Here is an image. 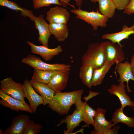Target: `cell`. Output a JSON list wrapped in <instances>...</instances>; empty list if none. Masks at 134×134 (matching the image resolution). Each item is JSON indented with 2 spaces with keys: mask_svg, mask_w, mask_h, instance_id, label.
Returning a JSON list of instances; mask_svg holds the SVG:
<instances>
[{
  "mask_svg": "<svg viewBox=\"0 0 134 134\" xmlns=\"http://www.w3.org/2000/svg\"><path fill=\"white\" fill-rule=\"evenodd\" d=\"M83 90L81 89L69 92H55L48 107L60 115L67 114L71 106L81 99Z\"/></svg>",
  "mask_w": 134,
  "mask_h": 134,
  "instance_id": "1",
  "label": "cell"
},
{
  "mask_svg": "<svg viewBox=\"0 0 134 134\" xmlns=\"http://www.w3.org/2000/svg\"><path fill=\"white\" fill-rule=\"evenodd\" d=\"M104 44L105 41L90 44L82 57V65L91 66L94 69L101 67L106 61Z\"/></svg>",
  "mask_w": 134,
  "mask_h": 134,
  "instance_id": "2",
  "label": "cell"
},
{
  "mask_svg": "<svg viewBox=\"0 0 134 134\" xmlns=\"http://www.w3.org/2000/svg\"><path fill=\"white\" fill-rule=\"evenodd\" d=\"M22 63L27 64L34 69L44 71H70L71 65L63 63L48 64L42 61L39 57L29 54L23 58Z\"/></svg>",
  "mask_w": 134,
  "mask_h": 134,
  "instance_id": "3",
  "label": "cell"
},
{
  "mask_svg": "<svg viewBox=\"0 0 134 134\" xmlns=\"http://www.w3.org/2000/svg\"><path fill=\"white\" fill-rule=\"evenodd\" d=\"M70 11L76 15V18L81 19L91 25L94 31L97 30L99 27H105L107 25L108 19L101 14L97 10L96 12H88L78 8L72 9Z\"/></svg>",
  "mask_w": 134,
  "mask_h": 134,
  "instance_id": "4",
  "label": "cell"
},
{
  "mask_svg": "<svg viewBox=\"0 0 134 134\" xmlns=\"http://www.w3.org/2000/svg\"><path fill=\"white\" fill-rule=\"evenodd\" d=\"M0 90L6 94L28 104L24 100L25 97L23 84L14 81L11 77L0 81Z\"/></svg>",
  "mask_w": 134,
  "mask_h": 134,
  "instance_id": "5",
  "label": "cell"
},
{
  "mask_svg": "<svg viewBox=\"0 0 134 134\" xmlns=\"http://www.w3.org/2000/svg\"><path fill=\"white\" fill-rule=\"evenodd\" d=\"M104 52L105 61L117 64L125 59L122 47L111 41H105Z\"/></svg>",
  "mask_w": 134,
  "mask_h": 134,
  "instance_id": "6",
  "label": "cell"
},
{
  "mask_svg": "<svg viewBox=\"0 0 134 134\" xmlns=\"http://www.w3.org/2000/svg\"><path fill=\"white\" fill-rule=\"evenodd\" d=\"M0 104L3 106L10 108L12 111L33 112L30 106L26 104L21 101L11 96L0 90Z\"/></svg>",
  "mask_w": 134,
  "mask_h": 134,
  "instance_id": "7",
  "label": "cell"
},
{
  "mask_svg": "<svg viewBox=\"0 0 134 134\" xmlns=\"http://www.w3.org/2000/svg\"><path fill=\"white\" fill-rule=\"evenodd\" d=\"M23 85L25 97L28 99L32 110L35 113L37 107L43 103L42 98L34 89L30 80L26 79L23 82Z\"/></svg>",
  "mask_w": 134,
  "mask_h": 134,
  "instance_id": "8",
  "label": "cell"
},
{
  "mask_svg": "<svg viewBox=\"0 0 134 134\" xmlns=\"http://www.w3.org/2000/svg\"><path fill=\"white\" fill-rule=\"evenodd\" d=\"M94 118L93 125L94 131H91V134H101L102 132L108 130L115 125L110 121H107L105 117L106 110L104 109L97 108Z\"/></svg>",
  "mask_w": 134,
  "mask_h": 134,
  "instance_id": "9",
  "label": "cell"
},
{
  "mask_svg": "<svg viewBox=\"0 0 134 134\" xmlns=\"http://www.w3.org/2000/svg\"><path fill=\"white\" fill-rule=\"evenodd\" d=\"M34 21L35 28L38 31V41L42 45L48 47V41L51 35L50 32L49 24L46 22L42 14L38 17L34 16Z\"/></svg>",
  "mask_w": 134,
  "mask_h": 134,
  "instance_id": "10",
  "label": "cell"
},
{
  "mask_svg": "<svg viewBox=\"0 0 134 134\" xmlns=\"http://www.w3.org/2000/svg\"><path fill=\"white\" fill-rule=\"evenodd\" d=\"M125 87L123 83H119L118 85L113 84L107 91L111 95H114L118 98L121 104V108L123 109L128 106L134 109V101H132L127 94Z\"/></svg>",
  "mask_w": 134,
  "mask_h": 134,
  "instance_id": "11",
  "label": "cell"
},
{
  "mask_svg": "<svg viewBox=\"0 0 134 134\" xmlns=\"http://www.w3.org/2000/svg\"><path fill=\"white\" fill-rule=\"evenodd\" d=\"M27 42L30 47L31 52L39 55L47 61L51 60L54 56L63 51L62 48L60 45L55 48L50 49L43 45H36L29 41Z\"/></svg>",
  "mask_w": 134,
  "mask_h": 134,
  "instance_id": "12",
  "label": "cell"
},
{
  "mask_svg": "<svg viewBox=\"0 0 134 134\" xmlns=\"http://www.w3.org/2000/svg\"><path fill=\"white\" fill-rule=\"evenodd\" d=\"M69 18V13L67 9L57 6L50 8L47 12L46 18L49 23L67 24Z\"/></svg>",
  "mask_w": 134,
  "mask_h": 134,
  "instance_id": "13",
  "label": "cell"
},
{
  "mask_svg": "<svg viewBox=\"0 0 134 134\" xmlns=\"http://www.w3.org/2000/svg\"><path fill=\"white\" fill-rule=\"evenodd\" d=\"M133 34H134V23L130 27L126 25H124L122 27L121 31L103 34L102 38V39H108L116 43L122 47L123 46L120 43V42L124 39H128L129 36Z\"/></svg>",
  "mask_w": 134,
  "mask_h": 134,
  "instance_id": "14",
  "label": "cell"
},
{
  "mask_svg": "<svg viewBox=\"0 0 134 134\" xmlns=\"http://www.w3.org/2000/svg\"><path fill=\"white\" fill-rule=\"evenodd\" d=\"M76 109L79 110L81 113L85 125L83 127H89L90 125H93L96 111L90 107L86 102H82L81 99L78 100L75 104Z\"/></svg>",
  "mask_w": 134,
  "mask_h": 134,
  "instance_id": "15",
  "label": "cell"
},
{
  "mask_svg": "<svg viewBox=\"0 0 134 134\" xmlns=\"http://www.w3.org/2000/svg\"><path fill=\"white\" fill-rule=\"evenodd\" d=\"M30 119L27 115H20L13 119L10 126L4 131V134H23L24 130Z\"/></svg>",
  "mask_w": 134,
  "mask_h": 134,
  "instance_id": "16",
  "label": "cell"
},
{
  "mask_svg": "<svg viewBox=\"0 0 134 134\" xmlns=\"http://www.w3.org/2000/svg\"><path fill=\"white\" fill-rule=\"evenodd\" d=\"M116 69L119 75V83H124V82L127 83V87L128 92L132 91L130 89L128 85V82L130 80L134 81V77L132 71L130 64L126 61L124 63L119 62L116 64Z\"/></svg>",
  "mask_w": 134,
  "mask_h": 134,
  "instance_id": "17",
  "label": "cell"
},
{
  "mask_svg": "<svg viewBox=\"0 0 134 134\" xmlns=\"http://www.w3.org/2000/svg\"><path fill=\"white\" fill-rule=\"evenodd\" d=\"M70 71H59L47 84L55 92H60L67 87Z\"/></svg>",
  "mask_w": 134,
  "mask_h": 134,
  "instance_id": "18",
  "label": "cell"
},
{
  "mask_svg": "<svg viewBox=\"0 0 134 134\" xmlns=\"http://www.w3.org/2000/svg\"><path fill=\"white\" fill-rule=\"evenodd\" d=\"M82 121H83V119L81 112L76 109L71 114L67 115L65 119L61 120L57 126L64 123L66 124L67 129L64 131V134H71Z\"/></svg>",
  "mask_w": 134,
  "mask_h": 134,
  "instance_id": "19",
  "label": "cell"
},
{
  "mask_svg": "<svg viewBox=\"0 0 134 134\" xmlns=\"http://www.w3.org/2000/svg\"><path fill=\"white\" fill-rule=\"evenodd\" d=\"M30 83L35 91L42 97L43 101V105L49 104L52 101L55 92L47 84L30 80Z\"/></svg>",
  "mask_w": 134,
  "mask_h": 134,
  "instance_id": "20",
  "label": "cell"
},
{
  "mask_svg": "<svg viewBox=\"0 0 134 134\" xmlns=\"http://www.w3.org/2000/svg\"><path fill=\"white\" fill-rule=\"evenodd\" d=\"M50 32L59 42L64 41L69 35L68 28L67 24L50 23L49 24Z\"/></svg>",
  "mask_w": 134,
  "mask_h": 134,
  "instance_id": "21",
  "label": "cell"
},
{
  "mask_svg": "<svg viewBox=\"0 0 134 134\" xmlns=\"http://www.w3.org/2000/svg\"><path fill=\"white\" fill-rule=\"evenodd\" d=\"M115 63L105 61L101 67L98 69H94L91 81L92 86H96L101 83L106 75L109 71L112 66Z\"/></svg>",
  "mask_w": 134,
  "mask_h": 134,
  "instance_id": "22",
  "label": "cell"
},
{
  "mask_svg": "<svg viewBox=\"0 0 134 134\" xmlns=\"http://www.w3.org/2000/svg\"><path fill=\"white\" fill-rule=\"evenodd\" d=\"M0 5L4 7L16 12H21V15L24 17H28L33 22L34 21V15L32 11L30 10L22 7L15 2L8 0H0Z\"/></svg>",
  "mask_w": 134,
  "mask_h": 134,
  "instance_id": "23",
  "label": "cell"
},
{
  "mask_svg": "<svg viewBox=\"0 0 134 134\" xmlns=\"http://www.w3.org/2000/svg\"><path fill=\"white\" fill-rule=\"evenodd\" d=\"M123 109L120 107L115 110L111 121L116 125L118 123H124L128 127L134 128V117L127 116L124 113Z\"/></svg>",
  "mask_w": 134,
  "mask_h": 134,
  "instance_id": "24",
  "label": "cell"
},
{
  "mask_svg": "<svg viewBox=\"0 0 134 134\" xmlns=\"http://www.w3.org/2000/svg\"><path fill=\"white\" fill-rule=\"evenodd\" d=\"M98 2L100 13L108 19L113 17L116 8L113 0H99Z\"/></svg>",
  "mask_w": 134,
  "mask_h": 134,
  "instance_id": "25",
  "label": "cell"
},
{
  "mask_svg": "<svg viewBox=\"0 0 134 134\" xmlns=\"http://www.w3.org/2000/svg\"><path fill=\"white\" fill-rule=\"evenodd\" d=\"M60 71H44L34 69L31 80L35 82L47 84Z\"/></svg>",
  "mask_w": 134,
  "mask_h": 134,
  "instance_id": "26",
  "label": "cell"
},
{
  "mask_svg": "<svg viewBox=\"0 0 134 134\" xmlns=\"http://www.w3.org/2000/svg\"><path fill=\"white\" fill-rule=\"evenodd\" d=\"M94 69L91 66L87 65H82L80 68L79 77L81 81L90 89L92 87L91 81Z\"/></svg>",
  "mask_w": 134,
  "mask_h": 134,
  "instance_id": "27",
  "label": "cell"
},
{
  "mask_svg": "<svg viewBox=\"0 0 134 134\" xmlns=\"http://www.w3.org/2000/svg\"><path fill=\"white\" fill-rule=\"evenodd\" d=\"M43 126L37 124L32 120H29L24 129L23 134H37L39 133Z\"/></svg>",
  "mask_w": 134,
  "mask_h": 134,
  "instance_id": "28",
  "label": "cell"
},
{
  "mask_svg": "<svg viewBox=\"0 0 134 134\" xmlns=\"http://www.w3.org/2000/svg\"><path fill=\"white\" fill-rule=\"evenodd\" d=\"M60 0H32L33 7L34 9H38L44 7L54 4L61 5Z\"/></svg>",
  "mask_w": 134,
  "mask_h": 134,
  "instance_id": "29",
  "label": "cell"
},
{
  "mask_svg": "<svg viewBox=\"0 0 134 134\" xmlns=\"http://www.w3.org/2000/svg\"><path fill=\"white\" fill-rule=\"evenodd\" d=\"M131 0H113L118 10H123Z\"/></svg>",
  "mask_w": 134,
  "mask_h": 134,
  "instance_id": "30",
  "label": "cell"
},
{
  "mask_svg": "<svg viewBox=\"0 0 134 134\" xmlns=\"http://www.w3.org/2000/svg\"><path fill=\"white\" fill-rule=\"evenodd\" d=\"M123 12L128 15L134 13V0H131L123 10Z\"/></svg>",
  "mask_w": 134,
  "mask_h": 134,
  "instance_id": "31",
  "label": "cell"
},
{
  "mask_svg": "<svg viewBox=\"0 0 134 134\" xmlns=\"http://www.w3.org/2000/svg\"><path fill=\"white\" fill-rule=\"evenodd\" d=\"M71 0H60L59 2L61 6L64 7H66L69 4V3ZM76 3V5L78 7L81 8L83 0H73Z\"/></svg>",
  "mask_w": 134,
  "mask_h": 134,
  "instance_id": "32",
  "label": "cell"
},
{
  "mask_svg": "<svg viewBox=\"0 0 134 134\" xmlns=\"http://www.w3.org/2000/svg\"><path fill=\"white\" fill-rule=\"evenodd\" d=\"M120 128V126L115 125L111 128L102 132L101 134H117L119 133Z\"/></svg>",
  "mask_w": 134,
  "mask_h": 134,
  "instance_id": "33",
  "label": "cell"
},
{
  "mask_svg": "<svg viewBox=\"0 0 134 134\" xmlns=\"http://www.w3.org/2000/svg\"><path fill=\"white\" fill-rule=\"evenodd\" d=\"M89 91V95L87 97H84L83 98L85 100V102H86L89 99L99 94L98 92H93L90 90Z\"/></svg>",
  "mask_w": 134,
  "mask_h": 134,
  "instance_id": "34",
  "label": "cell"
},
{
  "mask_svg": "<svg viewBox=\"0 0 134 134\" xmlns=\"http://www.w3.org/2000/svg\"><path fill=\"white\" fill-rule=\"evenodd\" d=\"M130 64L132 73L134 77V54L131 57Z\"/></svg>",
  "mask_w": 134,
  "mask_h": 134,
  "instance_id": "35",
  "label": "cell"
},
{
  "mask_svg": "<svg viewBox=\"0 0 134 134\" xmlns=\"http://www.w3.org/2000/svg\"><path fill=\"white\" fill-rule=\"evenodd\" d=\"M90 1L94 3H95L97 2H98L99 0H90Z\"/></svg>",
  "mask_w": 134,
  "mask_h": 134,
  "instance_id": "36",
  "label": "cell"
},
{
  "mask_svg": "<svg viewBox=\"0 0 134 134\" xmlns=\"http://www.w3.org/2000/svg\"><path fill=\"white\" fill-rule=\"evenodd\" d=\"M0 134H4V133L3 132L2 130L1 129L0 130Z\"/></svg>",
  "mask_w": 134,
  "mask_h": 134,
  "instance_id": "37",
  "label": "cell"
}]
</instances>
